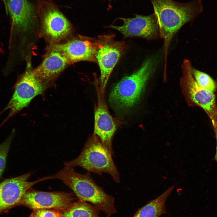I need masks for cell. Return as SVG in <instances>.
<instances>
[{"label":"cell","instance_id":"52a82bcc","mask_svg":"<svg viewBox=\"0 0 217 217\" xmlns=\"http://www.w3.org/2000/svg\"><path fill=\"white\" fill-rule=\"evenodd\" d=\"M36 12L41 20L43 32L51 41L58 42L71 32L72 26L69 21L53 3L48 1L38 2Z\"/></svg>","mask_w":217,"mask_h":217},{"label":"cell","instance_id":"277c9868","mask_svg":"<svg viewBox=\"0 0 217 217\" xmlns=\"http://www.w3.org/2000/svg\"><path fill=\"white\" fill-rule=\"evenodd\" d=\"M112 156L98 136L93 133L88 139L79 155L71 161L64 162V164L73 168L80 167L88 172L99 175L107 173L114 181L119 183V174Z\"/></svg>","mask_w":217,"mask_h":217},{"label":"cell","instance_id":"ffe728a7","mask_svg":"<svg viewBox=\"0 0 217 217\" xmlns=\"http://www.w3.org/2000/svg\"><path fill=\"white\" fill-rule=\"evenodd\" d=\"M30 217H63L60 211L52 209H39L33 210Z\"/></svg>","mask_w":217,"mask_h":217},{"label":"cell","instance_id":"e0dca14e","mask_svg":"<svg viewBox=\"0 0 217 217\" xmlns=\"http://www.w3.org/2000/svg\"><path fill=\"white\" fill-rule=\"evenodd\" d=\"M98 210L95 206L80 200L74 202L67 210L62 212L63 217H99Z\"/></svg>","mask_w":217,"mask_h":217},{"label":"cell","instance_id":"2e32d148","mask_svg":"<svg viewBox=\"0 0 217 217\" xmlns=\"http://www.w3.org/2000/svg\"><path fill=\"white\" fill-rule=\"evenodd\" d=\"M173 185L157 198L149 202L140 209L133 217H159L167 213L165 203L174 189Z\"/></svg>","mask_w":217,"mask_h":217},{"label":"cell","instance_id":"5b68a950","mask_svg":"<svg viewBox=\"0 0 217 217\" xmlns=\"http://www.w3.org/2000/svg\"><path fill=\"white\" fill-rule=\"evenodd\" d=\"M115 36L114 34H109L99 36L96 39V63L100 71L99 83L101 90L104 93L113 69L127 48L125 42L115 40Z\"/></svg>","mask_w":217,"mask_h":217},{"label":"cell","instance_id":"8992f818","mask_svg":"<svg viewBox=\"0 0 217 217\" xmlns=\"http://www.w3.org/2000/svg\"><path fill=\"white\" fill-rule=\"evenodd\" d=\"M94 85L97 95V102L94 108L93 133L100 139L112 156V143L114 135L118 128L125 123L113 117L108 111L104 98V93L101 90L99 83L96 78Z\"/></svg>","mask_w":217,"mask_h":217},{"label":"cell","instance_id":"7c38bea8","mask_svg":"<svg viewBox=\"0 0 217 217\" xmlns=\"http://www.w3.org/2000/svg\"><path fill=\"white\" fill-rule=\"evenodd\" d=\"M96 39L80 36L64 43L55 45L53 49L60 52L70 64L82 61L97 62Z\"/></svg>","mask_w":217,"mask_h":217},{"label":"cell","instance_id":"4fadbf2b","mask_svg":"<svg viewBox=\"0 0 217 217\" xmlns=\"http://www.w3.org/2000/svg\"><path fill=\"white\" fill-rule=\"evenodd\" d=\"M135 16L132 18H119L123 21L122 26L110 25L109 27L120 32L125 38L138 37L150 39L156 36L159 30L154 13L148 16Z\"/></svg>","mask_w":217,"mask_h":217},{"label":"cell","instance_id":"8fae6325","mask_svg":"<svg viewBox=\"0 0 217 217\" xmlns=\"http://www.w3.org/2000/svg\"><path fill=\"white\" fill-rule=\"evenodd\" d=\"M32 173L28 172L6 179L0 183V213L18 205L26 192L36 184L50 179L45 177L32 182L28 181Z\"/></svg>","mask_w":217,"mask_h":217},{"label":"cell","instance_id":"44dd1931","mask_svg":"<svg viewBox=\"0 0 217 217\" xmlns=\"http://www.w3.org/2000/svg\"><path fill=\"white\" fill-rule=\"evenodd\" d=\"M215 122V123L214 122L212 123V124L214 128L216 140V150L215 155V159L217 162V122Z\"/></svg>","mask_w":217,"mask_h":217},{"label":"cell","instance_id":"6da1fadb","mask_svg":"<svg viewBox=\"0 0 217 217\" xmlns=\"http://www.w3.org/2000/svg\"><path fill=\"white\" fill-rule=\"evenodd\" d=\"M164 41L165 60L171 39L184 24L192 21L203 11L201 0L181 3L173 0H150Z\"/></svg>","mask_w":217,"mask_h":217},{"label":"cell","instance_id":"d6986e66","mask_svg":"<svg viewBox=\"0 0 217 217\" xmlns=\"http://www.w3.org/2000/svg\"><path fill=\"white\" fill-rule=\"evenodd\" d=\"M14 133V132L12 131L8 138L0 145V178L5 166L7 156Z\"/></svg>","mask_w":217,"mask_h":217},{"label":"cell","instance_id":"30bf717a","mask_svg":"<svg viewBox=\"0 0 217 217\" xmlns=\"http://www.w3.org/2000/svg\"><path fill=\"white\" fill-rule=\"evenodd\" d=\"M74 194L62 192H46L31 188L24 195L18 205L33 210L52 209L61 211L69 209L74 202Z\"/></svg>","mask_w":217,"mask_h":217},{"label":"cell","instance_id":"9a60e30c","mask_svg":"<svg viewBox=\"0 0 217 217\" xmlns=\"http://www.w3.org/2000/svg\"><path fill=\"white\" fill-rule=\"evenodd\" d=\"M70 64L60 52L52 49L42 63L32 71L35 76L47 86Z\"/></svg>","mask_w":217,"mask_h":217},{"label":"cell","instance_id":"ba28073f","mask_svg":"<svg viewBox=\"0 0 217 217\" xmlns=\"http://www.w3.org/2000/svg\"><path fill=\"white\" fill-rule=\"evenodd\" d=\"M190 61L184 60L182 64L183 75L181 83L186 89L188 98L193 104L203 109L212 123L217 122V105L214 93L204 89L198 84L192 73Z\"/></svg>","mask_w":217,"mask_h":217},{"label":"cell","instance_id":"5bb4252c","mask_svg":"<svg viewBox=\"0 0 217 217\" xmlns=\"http://www.w3.org/2000/svg\"><path fill=\"white\" fill-rule=\"evenodd\" d=\"M11 20V32L27 31L35 19V10L27 0H3Z\"/></svg>","mask_w":217,"mask_h":217},{"label":"cell","instance_id":"3957f363","mask_svg":"<svg viewBox=\"0 0 217 217\" xmlns=\"http://www.w3.org/2000/svg\"><path fill=\"white\" fill-rule=\"evenodd\" d=\"M154 66V60L152 58H148L139 69L114 85L108 100L116 112L125 114L136 105L153 71Z\"/></svg>","mask_w":217,"mask_h":217},{"label":"cell","instance_id":"7a4b0ae2","mask_svg":"<svg viewBox=\"0 0 217 217\" xmlns=\"http://www.w3.org/2000/svg\"><path fill=\"white\" fill-rule=\"evenodd\" d=\"M51 177V179L62 181L80 200L91 203L107 217L116 212L114 198L97 185L89 174H81L75 171L73 168L65 166Z\"/></svg>","mask_w":217,"mask_h":217},{"label":"cell","instance_id":"ac0fdd59","mask_svg":"<svg viewBox=\"0 0 217 217\" xmlns=\"http://www.w3.org/2000/svg\"><path fill=\"white\" fill-rule=\"evenodd\" d=\"M192 73L199 86L204 89L214 93L217 87V84L214 80L209 75L193 68Z\"/></svg>","mask_w":217,"mask_h":217},{"label":"cell","instance_id":"9c48e42d","mask_svg":"<svg viewBox=\"0 0 217 217\" xmlns=\"http://www.w3.org/2000/svg\"><path fill=\"white\" fill-rule=\"evenodd\" d=\"M46 86L32 70H26L16 84L12 97L4 109L9 111L7 120L27 106L35 97L43 92Z\"/></svg>","mask_w":217,"mask_h":217}]
</instances>
